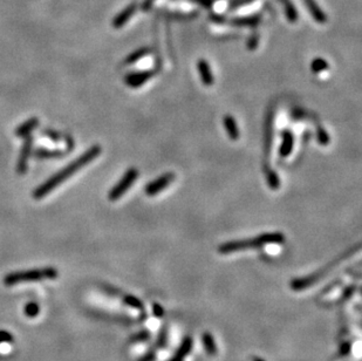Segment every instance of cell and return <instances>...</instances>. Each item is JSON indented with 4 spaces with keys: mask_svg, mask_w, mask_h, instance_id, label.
<instances>
[{
    "mask_svg": "<svg viewBox=\"0 0 362 361\" xmlns=\"http://www.w3.org/2000/svg\"><path fill=\"white\" fill-rule=\"evenodd\" d=\"M258 42H259V40L257 39V36H253L252 39H250L249 45H248V46H249V49H255L256 47H257V45H258Z\"/></svg>",
    "mask_w": 362,
    "mask_h": 361,
    "instance_id": "obj_24",
    "label": "cell"
},
{
    "mask_svg": "<svg viewBox=\"0 0 362 361\" xmlns=\"http://www.w3.org/2000/svg\"><path fill=\"white\" fill-rule=\"evenodd\" d=\"M24 138H25V141H24L23 148H21L19 161H18V166H17V171L19 175L26 174L27 167H28V159H30V156H31L32 144H33V137H32L31 135H28V136L24 137Z\"/></svg>",
    "mask_w": 362,
    "mask_h": 361,
    "instance_id": "obj_8",
    "label": "cell"
},
{
    "mask_svg": "<svg viewBox=\"0 0 362 361\" xmlns=\"http://www.w3.org/2000/svg\"><path fill=\"white\" fill-rule=\"evenodd\" d=\"M284 242L285 236L281 232H267L255 237V238L231 240V242L224 243L218 247V251L219 253L230 254L238 252V251L260 249V247L267 245H280Z\"/></svg>",
    "mask_w": 362,
    "mask_h": 361,
    "instance_id": "obj_2",
    "label": "cell"
},
{
    "mask_svg": "<svg viewBox=\"0 0 362 361\" xmlns=\"http://www.w3.org/2000/svg\"><path fill=\"white\" fill-rule=\"evenodd\" d=\"M175 180H176V175L171 173V171H168V173L161 175V176L155 178L154 181H151L150 183H148L146 185V188H144V192L150 197L156 196L158 194H161L162 191H164Z\"/></svg>",
    "mask_w": 362,
    "mask_h": 361,
    "instance_id": "obj_6",
    "label": "cell"
},
{
    "mask_svg": "<svg viewBox=\"0 0 362 361\" xmlns=\"http://www.w3.org/2000/svg\"><path fill=\"white\" fill-rule=\"evenodd\" d=\"M34 155L40 159H52V158H60L64 155L63 150H48V149H37L34 151Z\"/></svg>",
    "mask_w": 362,
    "mask_h": 361,
    "instance_id": "obj_16",
    "label": "cell"
},
{
    "mask_svg": "<svg viewBox=\"0 0 362 361\" xmlns=\"http://www.w3.org/2000/svg\"><path fill=\"white\" fill-rule=\"evenodd\" d=\"M39 305L35 304V302H30V304L26 305V307H25V315H26L27 317H30V318H34V317H37L39 315Z\"/></svg>",
    "mask_w": 362,
    "mask_h": 361,
    "instance_id": "obj_20",
    "label": "cell"
},
{
    "mask_svg": "<svg viewBox=\"0 0 362 361\" xmlns=\"http://www.w3.org/2000/svg\"><path fill=\"white\" fill-rule=\"evenodd\" d=\"M265 173H266V178H267V184H269L270 187L273 189V190H277V189L280 187L279 176H278V175L274 173L272 169H269V171L266 170Z\"/></svg>",
    "mask_w": 362,
    "mask_h": 361,
    "instance_id": "obj_18",
    "label": "cell"
},
{
    "mask_svg": "<svg viewBox=\"0 0 362 361\" xmlns=\"http://www.w3.org/2000/svg\"><path fill=\"white\" fill-rule=\"evenodd\" d=\"M140 176V171L136 169V168H130L125 173L120 182H117L116 184L114 185L113 189L108 194V198L111 202H115V200H118L121 197L126 194L127 191L132 188V185L135 183L137 177Z\"/></svg>",
    "mask_w": 362,
    "mask_h": 361,
    "instance_id": "obj_5",
    "label": "cell"
},
{
    "mask_svg": "<svg viewBox=\"0 0 362 361\" xmlns=\"http://www.w3.org/2000/svg\"><path fill=\"white\" fill-rule=\"evenodd\" d=\"M45 134L47 135V136H49L50 138H52V140L55 141V142L60 140V135H59V134H56L55 131H52V130H46V133H45Z\"/></svg>",
    "mask_w": 362,
    "mask_h": 361,
    "instance_id": "obj_23",
    "label": "cell"
},
{
    "mask_svg": "<svg viewBox=\"0 0 362 361\" xmlns=\"http://www.w3.org/2000/svg\"><path fill=\"white\" fill-rule=\"evenodd\" d=\"M305 4L306 6L309 7L310 13L311 16L313 17L314 21H317V23L319 24H326V21H327V16L322 12V10L316 3V0H305Z\"/></svg>",
    "mask_w": 362,
    "mask_h": 361,
    "instance_id": "obj_13",
    "label": "cell"
},
{
    "mask_svg": "<svg viewBox=\"0 0 362 361\" xmlns=\"http://www.w3.org/2000/svg\"><path fill=\"white\" fill-rule=\"evenodd\" d=\"M282 142L279 148V155L280 158L286 159L292 154L293 147H294V136L291 130H284L281 134Z\"/></svg>",
    "mask_w": 362,
    "mask_h": 361,
    "instance_id": "obj_9",
    "label": "cell"
},
{
    "mask_svg": "<svg viewBox=\"0 0 362 361\" xmlns=\"http://www.w3.org/2000/svg\"><path fill=\"white\" fill-rule=\"evenodd\" d=\"M357 249H360V245H357L355 249H350L348 252L343 253L342 256H340L339 258H336L335 261L328 263L327 265L324 266V268H321L320 270H318V271L314 272L313 275L304 277V278H299V279L293 280L292 289L295 290V291H301L304 289H307V287L314 285V284H317V282H319L320 279H322L324 277L327 276L328 272L331 271V270L336 268V266H338L342 261H345L346 258H348L349 256H352V253H354V251L357 250Z\"/></svg>",
    "mask_w": 362,
    "mask_h": 361,
    "instance_id": "obj_4",
    "label": "cell"
},
{
    "mask_svg": "<svg viewBox=\"0 0 362 361\" xmlns=\"http://www.w3.org/2000/svg\"><path fill=\"white\" fill-rule=\"evenodd\" d=\"M57 277V270L55 268H40L32 269L26 271L11 272L4 277V284L6 286H13L17 284L27 283V282H40L46 279H55Z\"/></svg>",
    "mask_w": 362,
    "mask_h": 361,
    "instance_id": "obj_3",
    "label": "cell"
},
{
    "mask_svg": "<svg viewBox=\"0 0 362 361\" xmlns=\"http://www.w3.org/2000/svg\"><path fill=\"white\" fill-rule=\"evenodd\" d=\"M318 141L321 145H327L329 143V135L325 129H318Z\"/></svg>",
    "mask_w": 362,
    "mask_h": 361,
    "instance_id": "obj_21",
    "label": "cell"
},
{
    "mask_svg": "<svg viewBox=\"0 0 362 361\" xmlns=\"http://www.w3.org/2000/svg\"><path fill=\"white\" fill-rule=\"evenodd\" d=\"M12 335H11L9 332H5V331H0V344L2 342H10L12 341Z\"/></svg>",
    "mask_w": 362,
    "mask_h": 361,
    "instance_id": "obj_22",
    "label": "cell"
},
{
    "mask_svg": "<svg viewBox=\"0 0 362 361\" xmlns=\"http://www.w3.org/2000/svg\"><path fill=\"white\" fill-rule=\"evenodd\" d=\"M197 69L198 73H200L202 82L204 83L206 87H210L213 85L215 82V78H213V73L211 71V67H210V64L205 59L198 60L197 63Z\"/></svg>",
    "mask_w": 362,
    "mask_h": 361,
    "instance_id": "obj_10",
    "label": "cell"
},
{
    "mask_svg": "<svg viewBox=\"0 0 362 361\" xmlns=\"http://www.w3.org/2000/svg\"><path fill=\"white\" fill-rule=\"evenodd\" d=\"M224 128L226 130L227 136H229L232 141H237L240 137V131L238 128L237 121L234 120L232 115H225L223 119Z\"/></svg>",
    "mask_w": 362,
    "mask_h": 361,
    "instance_id": "obj_12",
    "label": "cell"
},
{
    "mask_svg": "<svg viewBox=\"0 0 362 361\" xmlns=\"http://www.w3.org/2000/svg\"><path fill=\"white\" fill-rule=\"evenodd\" d=\"M135 12H136V4H130L129 6H127L121 13H118L117 16L114 18L113 26L115 28L123 27L127 23H128L130 18L134 16V13Z\"/></svg>",
    "mask_w": 362,
    "mask_h": 361,
    "instance_id": "obj_11",
    "label": "cell"
},
{
    "mask_svg": "<svg viewBox=\"0 0 362 361\" xmlns=\"http://www.w3.org/2000/svg\"><path fill=\"white\" fill-rule=\"evenodd\" d=\"M203 342H204L205 349L209 354H216L217 346L215 344V340H213V337L211 334L205 333L204 335H203Z\"/></svg>",
    "mask_w": 362,
    "mask_h": 361,
    "instance_id": "obj_17",
    "label": "cell"
},
{
    "mask_svg": "<svg viewBox=\"0 0 362 361\" xmlns=\"http://www.w3.org/2000/svg\"><path fill=\"white\" fill-rule=\"evenodd\" d=\"M101 151H102V148L97 144L92 145L89 149H87V150L83 152L81 156H79L75 161L68 164V166L65 167L63 170H60L59 173L53 175L49 180H47L45 183H42L40 187L35 189L33 192L34 198L41 199L46 195H48L50 191H53L54 189L57 187V185L64 183L67 178H70L71 176H73L75 173H78L81 168L87 166V164H89L90 162H93L97 156L101 155Z\"/></svg>",
    "mask_w": 362,
    "mask_h": 361,
    "instance_id": "obj_1",
    "label": "cell"
},
{
    "mask_svg": "<svg viewBox=\"0 0 362 361\" xmlns=\"http://www.w3.org/2000/svg\"><path fill=\"white\" fill-rule=\"evenodd\" d=\"M311 69H312L313 73H321L328 69V63L325 59H321V58H317L312 61L311 64Z\"/></svg>",
    "mask_w": 362,
    "mask_h": 361,
    "instance_id": "obj_19",
    "label": "cell"
},
{
    "mask_svg": "<svg viewBox=\"0 0 362 361\" xmlns=\"http://www.w3.org/2000/svg\"><path fill=\"white\" fill-rule=\"evenodd\" d=\"M255 361H264L263 359H255Z\"/></svg>",
    "mask_w": 362,
    "mask_h": 361,
    "instance_id": "obj_25",
    "label": "cell"
},
{
    "mask_svg": "<svg viewBox=\"0 0 362 361\" xmlns=\"http://www.w3.org/2000/svg\"><path fill=\"white\" fill-rule=\"evenodd\" d=\"M38 126H39V119L32 118L30 120H27L26 122H24L23 125H20L19 127H18V128L16 129V133L14 134H16L18 137H26L35 128H38Z\"/></svg>",
    "mask_w": 362,
    "mask_h": 361,
    "instance_id": "obj_14",
    "label": "cell"
},
{
    "mask_svg": "<svg viewBox=\"0 0 362 361\" xmlns=\"http://www.w3.org/2000/svg\"><path fill=\"white\" fill-rule=\"evenodd\" d=\"M150 53H151V49L149 48V47H142V48H139L137 50H135V52L129 54V56L127 57L125 64H129V65L135 64L139 60L142 59V58L149 56Z\"/></svg>",
    "mask_w": 362,
    "mask_h": 361,
    "instance_id": "obj_15",
    "label": "cell"
},
{
    "mask_svg": "<svg viewBox=\"0 0 362 361\" xmlns=\"http://www.w3.org/2000/svg\"><path fill=\"white\" fill-rule=\"evenodd\" d=\"M154 75H155V71H153V69L133 72L126 75L125 82L127 86L130 87V88H140V87H142L144 85V83L149 81Z\"/></svg>",
    "mask_w": 362,
    "mask_h": 361,
    "instance_id": "obj_7",
    "label": "cell"
}]
</instances>
